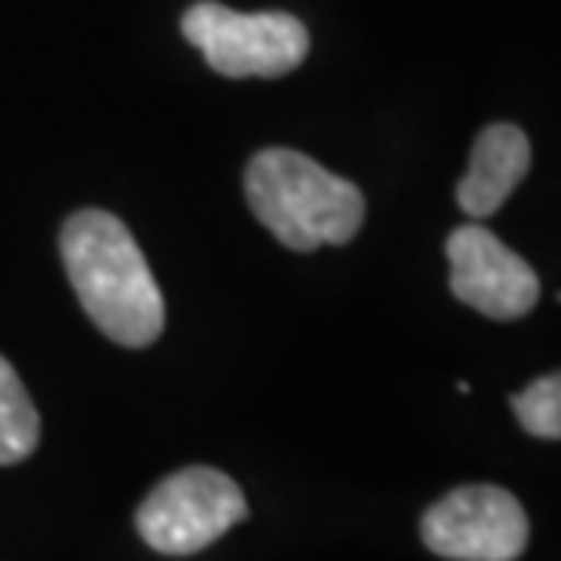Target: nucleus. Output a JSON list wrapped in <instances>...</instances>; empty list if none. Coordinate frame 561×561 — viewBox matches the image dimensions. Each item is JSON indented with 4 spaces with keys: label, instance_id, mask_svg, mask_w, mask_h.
<instances>
[{
    "label": "nucleus",
    "instance_id": "1",
    "mask_svg": "<svg viewBox=\"0 0 561 561\" xmlns=\"http://www.w3.org/2000/svg\"><path fill=\"white\" fill-rule=\"evenodd\" d=\"M66 277L95 329L121 346H150L164 332V296L131 230L103 208H84L59 233Z\"/></svg>",
    "mask_w": 561,
    "mask_h": 561
},
{
    "label": "nucleus",
    "instance_id": "2",
    "mask_svg": "<svg viewBox=\"0 0 561 561\" xmlns=\"http://www.w3.org/2000/svg\"><path fill=\"white\" fill-rule=\"evenodd\" d=\"M244 197L252 216L291 252L351 244L365 222L362 190L288 146H271L252 157Z\"/></svg>",
    "mask_w": 561,
    "mask_h": 561
},
{
    "label": "nucleus",
    "instance_id": "3",
    "mask_svg": "<svg viewBox=\"0 0 561 561\" xmlns=\"http://www.w3.org/2000/svg\"><path fill=\"white\" fill-rule=\"evenodd\" d=\"M183 37L230 81L285 77L310 55V33L285 11H233L216 0L186 8Z\"/></svg>",
    "mask_w": 561,
    "mask_h": 561
},
{
    "label": "nucleus",
    "instance_id": "4",
    "mask_svg": "<svg viewBox=\"0 0 561 561\" xmlns=\"http://www.w3.org/2000/svg\"><path fill=\"white\" fill-rule=\"evenodd\" d=\"M249 518L241 485L216 467H183L139 503L136 529L157 554L186 558L222 540Z\"/></svg>",
    "mask_w": 561,
    "mask_h": 561
},
{
    "label": "nucleus",
    "instance_id": "5",
    "mask_svg": "<svg viewBox=\"0 0 561 561\" xmlns=\"http://www.w3.org/2000/svg\"><path fill=\"white\" fill-rule=\"evenodd\" d=\"M420 536L445 561H514L529 543V518L507 489L463 485L426 507Z\"/></svg>",
    "mask_w": 561,
    "mask_h": 561
},
{
    "label": "nucleus",
    "instance_id": "6",
    "mask_svg": "<svg viewBox=\"0 0 561 561\" xmlns=\"http://www.w3.org/2000/svg\"><path fill=\"white\" fill-rule=\"evenodd\" d=\"M445 255L453 296L492 321H518L540 302L536 271L481 222L448 233Z\"/></svg>",
    "mask_w": 561,
    "mask_h": 561
},
{
    "label": "nucleus",
    "instance_id": "7",
    "mask_svg": "<svg viewBox=\"0 0 561 561\" xmlns=\"http://www.w3.org/2000/svg\"><path fill=\"white\" fill-rule=\"evenodd\" d=\"M533 150L518 125H489L474 139L467 175L459 179L456 201L470 219H489L503 208L529 172Z\"/></svg>",
    "mask_w": 561,
    "mask_h": 561
},
{
    "label": "nucleus",
    "instance_id": "8",
    "mask_svg": "<svg viewBox=\"0 0 561 561\" xmlns=\"http://www.w3.org/2000/svg\"><path fill=\"white\" fill-rule=\"evenodd\" d=\"M41 442V416L19 373L0 354V467L22 463Z\"/></svg>",
    "mask_w": 561,
    "mask_h": 561
},
{
    "label": "nucleus",
    "instance_id": "9",
    "mask_svg": "<svg viewBox=\"0 0 561 561\" xmlns=\"http://www.w3.org/2000/svg\"><path fill=\"white\" fill-rule=\"evenodd\" d=\"M511 409L533 437L558 442L561 437V379H558V373L540 376L529 390L514 394Z\"/></svg>",
    "mask_w": 561,
    "mask_h": 561
}]
</instances>
